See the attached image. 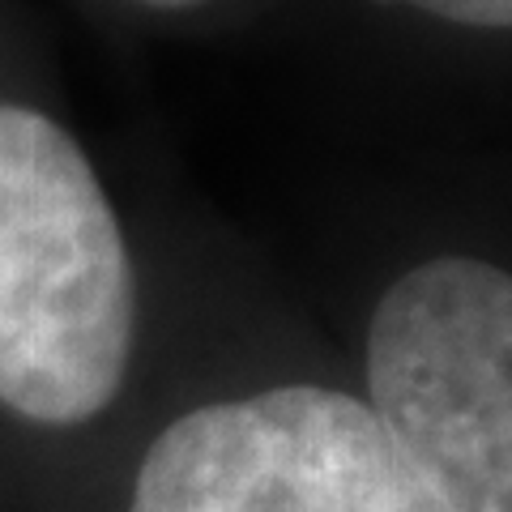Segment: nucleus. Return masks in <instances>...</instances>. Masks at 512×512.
<instances>
[{
    "instance_id": "nucleus-1",
    "label": "nucleus",
    "mask_w": 512,
    "mask_h": 512,
    "mask_svg": "<svg viewBox=\"0 0 512 512\" xmlns=\"http://www.w3.org/2000/svg\"><path fill=\"white\" fill-rule=\"evenodd\" d=\"M137 342V278L86 150L0 103V419L56 440L116 406Z\"/></svg>"
},
{
    "instance_id": "nucleus-2",
    "label": "nucleus",
    "mask_w": 512,
    "mask_h": 512,
    "mask_svg": "<svg viewBox=\"0 0 512 512\" xmlns=\"http://www.w3.org/2000/svg\"><path fill=\"white\" fill-rule=\"evenodd\" d=\"M120 512H448L376 410L274 384L180 410L133 461Z\"/></svg>"
},
{
    "instance_id": "nucleus-3",
    "label": "nucleus",
    "mask_w": 512,
    "mask_h": 512,
    "mask_svg": "<svg viewBox=\"0 0 512 512\" xmlns=\"http://www.w3.org/2000/svg\"><path fill=\"white\" fill-rule=\"evenodd\" d=\"M367 406L448 512H512V274L436 256L384 291Z\"/></svg>"
},
{
    "instance_id": "nucleus-4",
    "label": "nucleus",
    "mask_w": 512,
    "mask_h": 512,
    "mask_svg": "<svg viewBox=\"0 0 512 512\" xmlns=\"http://www.w3.org/2000/svg\"><path fill=\"white\" fill-rule=\"evenodd\" d=\"M431 13V18L457 22V26H483V30H512V0H402Z\"/></svg>"
},
{
    "instance_id": "nucleus-5",
    "label": "nucleus",
    "mask_w": 512,
    "mask_h": 512,
    "mask_svg": "<svg viewBox=\"0 0 512 512\" xmlns=\"http://www.w3.org/2000/svg\"><path fill=\"white\" fill-rule=\"evenodd\" d=\"M146 5H158V9H180V5H197V0H146Z\"/></svg>"
},
{
    "instance_id": "nucleus-6",
    "label": "nucleus",
    "mask_w": 512,
    "mask_h": 512,
    "mask_svg": "<svg viewBox=\"0 0 512 512\" xmlns=\"http://www.w3.org/2000/svg\"><path fill=\"white\" fill-rule=\"evenodd\" d=\"M372 5H402V0H372Z\"/></svg>"
}]
</instances>
